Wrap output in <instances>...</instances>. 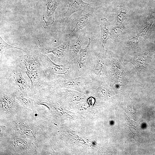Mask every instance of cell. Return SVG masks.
Here are the masks:
<instances>
[{
	"instance_id": "1",
	"label": "cell",
	"mask_w": 155,
	"mask_h": 155,
	"mask_svg": "<svg viewBox=\"0 0 155 155\" xmlns=\"http://www.w3.org/2000/svg\"><path fill=\"white\" fill-rule=\"evenodd\" d=\"M38 48L46 79L52 81L60 78L69 79L81 75L77 62L69 61L64 64H57L44 53L40 47Z\"/></svg>"
},
{
	"instance_id": "2",
	"label": "cell",
	"mask_w": 155,
	"mask_h": 155,
	"mask_svg": "<svg viewBox=\"0 0 155 155\" xmlns=\"http://www.w3.org/2000/svg\"><path fill=\"white\" fill-rule=\"evenodd\" d=\"M53 88L55 89L62 88L82 91L86 94L89 93L97 82L86 72L83 74L71 79L63 78L54 81Z\"/></svg>"
},
{
	"instance_id": "3",
	"label": "cell",
	"mask_w": 155,
	"mask_h": 155,
	"mask_svg": "<svg viewBox=\"0 0 155 155\" xmlns=\"http://www.w3.org/2000/svg\"><path fill=\"white\" fill-rule=\"evenodd\" d=\"M93 14L92 11H90L72 21L66 31L67 37L70 38H72L78 31L82 29L89 23Z\"/></svg>"
},
{
	"instance_id": "4",
	"label": "cell",
	"mask_w": 155,
	"mask_h": 155,
	"mask_svg": "<svg viewBox=\"0 0 155 155\" xmlns=\"http://www.w3.org/2000/svg\"><path fill=\"white\" fill-rule=\"evenodd\" d=\"M93 3H88L82 0H69L68 9L63 15L61 22H63L74 13L80 11L87 12L89 6Z\"/></svg>"
},
{
	"instance_id": "5",
	"label": "cell",
	"mask_w": 155,
	"mask_h": 155,
	"mask_svg": "<svg viewBox=\"0 0 155 155\" xmlns=\"http://www.w3.org/2000/svg\"><path fill=\"white\" fill-rule=\"evenodd\" d=\"M15 98L13 95L8 92H0L1 114H9L15 107Z\"/></svg>"
},
{
	"instance_id": "6",
	"label": "cell",
	"mask_w": 155,
	"mask_h": 155,
	"mask_svg": "<svg viewBox=\"0 0 155 155\" xmlns=\"http://www.w3.org/2000/svg\"><path fill=\"white\" fill-rule=\"evenodd\" d=\"M104 49L102 44L99 53L95 59L93 67L89 71V74L91 77L97 82L98 80L101 72L104 67Z\"/></svg>"
},
{
	"instance_id": "7",
	"label": "cell",
	"mask_w": 155,
	"mask_h": 155,
	"mask_svg": "<svg viewBox=\"0 0 155 155\" xmlns=\"http://www.w3.org/2000/svg\"><path fill=\"white\" fill-rule=\"evenodd\" d=\"M88 43L84 49L81 48L79 52V56L77 61L79 70L81 74L88 71L86 70V65L89 62V52L91 45V41L89 38Z\"/></svg>"
},
{
	"instance_id": "8",
	"label": "cell",
	"mask_w": 155,
	"mask_h": 155,
	"mask_svg": "<svg viewBox=\"0 0 155 155\" xmlns=\"http://www.w3.org/2000/svg\"><path fill=\"white\" fill-rule=\"evenodd\" d=\"M46 5V9L42 19L46 26H48L52 24L54 22V13L57 7L56 0H47Z\"/></svg>"
},
{
	"instance_id": "9",
	"label": "cell",
	"mask_w": 155,
	"mask_h": 155,
	"mask_svg": "<svg viewBox=\"0 0 155 155\" xmlns=\"http://www.w3.org/2000/svg\"><path fill=\"white\" fill-rule=\"evenodd\" d=\"M83 34L81 33L78 38L69 46L68 52L69 61H77L78 59V54L81 49Z\"/></svg>"
},
{
	"instance_id": "10",
	"label": "cell",
	"mask_w": 155,
	"mask_h": 155,
	"mask_svg": "<svg viewBox=\"0 0 155 155\" xmlns=\"http://www.w3.org/2000/svg\"><path fill=\"white\" fill-rule=\"evenodd\" d=\"M69 43H65L55 48L42 47L40 44V48L45 54L51 53L56 57L59 58L63 57L66 54H68Z\"/></svg>"
},
{
	"instance_id": "11",
	"label": "cell",
	"mask_w": 155,
	"mask_h": 155,
	"mask_svg": "<svg viewBox=\"0 0 155 155\" xmlns=\"http://www.w3.org/2000/svg\"><path fill=\"white\" fill-rule=\"evenodd\" d=\"M26 73L31 81V92L33 94H35L43 84V80L36 71L32 72L26 71Z\"/></svg>"
},
{
	"instance_id": "12",
	"label": "cell",
	"mask_w": 155,
	"mask_h": 155,
	"mask_svg": "<svg viewBox=\"0 0 155 155\" xmlns=\"http://www.w3.org/2000/svg\"><path fill=\"white\" fill-rule=\"evenodd\" d=\"M22 61L23 67L28 71H36L38 68V60L35 55H26L24 56Z\"/></svg>"
},
{
	"instance_id": "13",
	"label": "cell",
	"mask_w": 155,
	"mask_h": 155,
	"mask_svg": "<svg viewBox=\"0 0 155 155\" xmlns=\"http://www.w3.org/2000/svg\"><path fill=\"white\" fill-rule=\"evenodd\" d=\"M101 31L100 40L102 44H106L107 40L111 38L110 36V24L105 18L100 19Z\"/></svg>"
},
{
	"instance_id": "14",
	"label": "cell",
	"mask_w": 155,
	"mask_h": 155,
	"mask_svg": "<svg viewBox=\"0 0 155 155\" xmlns=\"http://www.w3.org/2000/svg\"><path fill=\"white\" fill-rule=\"evenodd\" d=\"M11 142L12 146L17 150L22 152H28L31 151V148H30L29 144L24 140L12 137Z\"/></svg>"
},
{
	"instance_id": "15",
	"label": "cell",
	"mask_w": 155,
	"mask_h": 155,
	"mask_svg": "<svg viewBox=\"0 0 155 155\" xmlns=\"http://www.w3.org/2000/svg\"><path fill=\"white\" fill-rule=\"evenodd\" d=\"M13 79L17 89L22 91L27 88V83L23 77L21 71H16L14 72Z\"/></svg>"
},
{
	"instance_id": "16",
	"label": "cell",
	"mask_w": 155,
	"mask_h": 155,
	"mask_svg": "<svg viewBox=\"0 0 155 155\" xmlns=\"http://www.w3.org/2000/svg\"><path fill=\"white\" fill-rule=\"evenodd\" d=\"M16 97L20 102L24 106L33 110L34 109L33 100L28 97L21 92L16 94Z\"/></svg>"
},
{
	"instance_id": "17",
	"label": "cell",
	"mask_w": 155,
	"mask_h": 155,
	"mask_svg": "<svg viewBox=\"0 0 155 155\" xmlns=\"http://www.w3.org/2000/svg\"><path fill=\"white\" fill-rule=\"evenodd\" d=\"M20 126V129H18L20 130L21 133H22L24 136L27 137H30L31 138L34 140H36L37 136L36 132L35 131V129L33 127L31 126L30 125H23L21 126V125H19Z\"/></svg>"
},
{
	"instance_id": "18",
	"label": "cell",
	"mask_w": 155,
	"mask_h": 155,
	"mask_svg": "<svg viewBox=\"0 0 155 155\" xmlns=\"http://www.w3.org/2000/svg\"><path fill=\"white\" fill-rule=\"evenodd\" d=\"M10 49H17L23 51H25L21 48L14 46L7 43L5 42L0 36V53L1 55L3 54L6 50Z\"/></svg>"
},
{
	"instance_id": "19",
	"label": "cell",
	"mask_w": 155,
	"mask_h": 155,
	"mask_svg": "<svg viewBox=\"0 0 155 155\" xmlns=\"http://www.w3.org/2000/svg\"><path fill=\"white\" fill-rule=\"evenodd\" d=\"M117 7L119 9V13L117 16V22L118 23H122L126 17L127 8L122 6H118Z\"/></svg>"
},
{
	"instance_id": "20",
	"label": "cell",
	"mask_w": 155,
	"mask_h": 155,
	"mask_svg": "<svg viewBox=\"0 0 155 155\" xmlns=\"http://www.w3.org/2000/svg\"><path fill=\"white\" fill-rule=\"evenodd\" d=\"M4 126L2 125L1 124H0V138L3 136V133L5 129V127Z\"/></svg>"
}]
</instances>
